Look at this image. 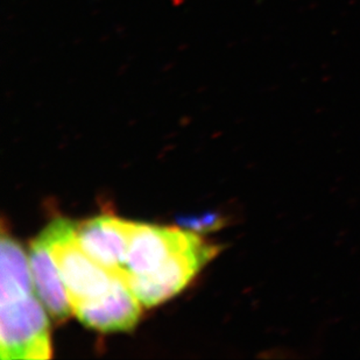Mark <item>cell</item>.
Here are the masks:
<instances>
[{
  "label": "cell",
  "mask_w": 360,
  "mask_h": 360,
  "mask_svg": "<svg viewBox=\"0 0 360 360\" xmlns=\"http://www.w3.org/2000/svg\"><path fill=\"white\" fill-rule=\"evenodd\" d=\"M219 248L205 241L170 255L153 272L143 276H122L133 294L145 307H154L176 295L194 279Z\"/></svg>",
  "instance_id": "3957f363"
},
{
  "label": "cell",
  "mask_w": 360,
  "mask_h": 360,
  "mask_svg": "<svg viewBox=\"0 0 360 360\" xmlns=\"http://www.w3.org/2000/svg\"><path fill=\"white\" fill-rule=\"evenodd\" d=\"M72 313L85 326L101 333L129 331L141 314V302L127 283L116 276L108 292L72 307Z\"/></svg>",
  "instance_id": "8992f818"
},
{
  "label": "cell",
  "mask_w": 360,
  "mask_h": 360,
  "mask_svg": "<svg viewBox=\"0 0 360 360\" xmlns=\"http://www.w3.org/2000/svg\"><path fill=\"white\" fill-rule=\"evenodd\" d=\"M0 307L1 359L51 358L49 324L38 300L31 295Z\"/></svg>",
  "instance_id": "7a4b0ae2"
},
{
  "label": "cell",
  "mask_w": 360,
  "mask_h": 360,
  "mask_svg": "<svg viewBox=\"0 0 360 360\" xmlns=\"http://www.w3.org/2000/svg\"><path fill=\"white\" fill-rule=\"evenodd\" d=\"M0 306L33 295L34 281L30 258L20 244L3 229L0 245Z\"/></svg>",
  "instance_id": "ba28073f"
},
{
  "label": "cell",
  "mask_w": 360,
  "mask_h": 360,
  "mask_svg": "<svg viewBox=\"0 0 360 360\" xmlns=\"http://www.w3.org/2000/svg\"><path fill=\"white\" fill-rule=\"evenodd\" d=\"M76 225L68 219H56L41 233L49 245L72 308L108 292L117 276L83 251L76 238Z\"/></svg>",
  "instance_id": "6da1fadb"
},
{
  "label": "cell",
  "mask_w": 360,
  "mask_h": 360,
  "mask_svg": "<svg viewBox=\"0 0 360 360\" xmlns=\"http://www.w3.org/2000/svg\"><path fill=\"white\" fill-rule=\"evenodd\" d=\"M136 223L103 214L76 225V238L83 251L113 274L125 266Z\"/></svg>",
  "instance_id": "5b68a950"
},
{
  "label": "cell",
  "mask_w": 360,
  "mask_h": 360,
  "mask_svg": "<svg viewBox=\"0 0 360 360\" xmlns=\"http://www.w3.org/2000/svg\"><path fill=\"white\" fill-rule=\"evenodd\" d=\"M181 223L191 231H212L223 226V218L216 214H203L202 217L184 218Z\"/></svg>",
  "instance_id": "9c48e42d"
},
{
  "label": "cell",
  "mask_w": 360,
  "mask_h": 360,
  "mask_svg": "<svg viewBox=\"0 0 360 360\" xmlns=\"http://www.w3.org/2000/svg\"><path fill=\"white\" fill-rule=\"evenodd\" d=\"M203 239L193 231L136 223L125 266L120 276L153 272L170 255L200 244Z\"/></svg>",
  "instance_id": "277c9868"
},
{
  "label": "cell",
  "mask_w": 360,
  "mask_h": 360,
  "mask_svg": "<svg viewBox=\"0 0 360 360\" xmlns=\"http://www.w3.org/2000/svg\"><path fill=\"white\" fill-rule=\"evenodd\" d=\"M34 288L44 308L55 321L68 320L72 313L68 292L44 236L32 241L30 252Z\"/></svg>",
  "instance_id": "52a82bcc"
}]
</instances>
